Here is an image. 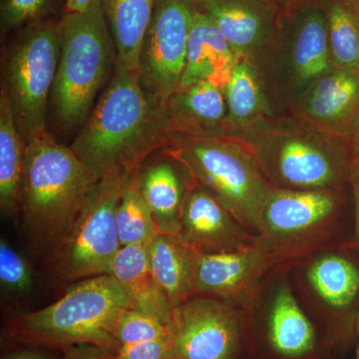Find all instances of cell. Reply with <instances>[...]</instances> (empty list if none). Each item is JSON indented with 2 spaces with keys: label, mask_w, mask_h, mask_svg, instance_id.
Segmentation results:
<instances>
[{
  "label": "cell",
  "mask_w": 359,
  "mask_h": 359,
  "mask_svg": "<svg viewBox=\"0 0 359 359\" xmlns=\"http://www.w3.org/2000/svg\"><path fill=\"white\" fill-rule=\"evenodd\" d=\"M173 133L166 106L144 87L137 73H116L72 145L92 183L134 174L149 156L166 147Z\"/></svg>",
  "instance_id": "obj_1"
},
{
  "label": "cell",
  "mask_w": 359,
  "mask_h": 359,
  "mask_svg": "<svg viewBox=\"0 0 359 359\" xmlns=\"http://www.w3.org/2000/svg\"><path fill=\"white\" fill-rule=\"evenodd\" d=\"M241 139L273 188L344 190L353 153L348 142L292 116L275 115Z\"/></svg>",
  "instance_id": "obj_2"
},
{
  "label": "cell",
  "mask_w": 359,
  "mask_h": 359,
  "mask_svg": "<svg viewBox=\"0 0 359 359\" xmlns=\"http://www.w3.org/2000/svg\"><path fill=\"white\" fill-rule=\"evenodd\" d=\"M93 185L72 148L48 132L25 144L20 215L34 252L46 256L81 211Z\"/></svg>",
  "instance_id": "obj_3"
},
{
  "label": "cell",
  "mask_w": 359,
  "mask_h": 359,
  "mask_svg": "<svg viewBox=\"0 0 359 359\" xmlns=\"http://www.w3.org/2000/svg\"><path fill=\"white\" fill-rule=\"evenodd\" d=\"M353 226L344 190L273 188L259 217L257 240L278 268H292L327 250L351 249Z\"/></svg>",
  "instance_id": "obj_4"
},
{
  "label": "cell",
  "mask_w": 359,
  "mask_h": 359,
  "mask_svg": "<svg viewBox=\"0 0 359 359\" xmlns=\"http://www.w3.org/2000/svg\"><path fill=\"white\" fill-rule=\"evenodd\" d=\"M132 309L120 283L111 275L72 283L50 306L9 321L6 334L25 346L62 348L79 344L119 351L114 330L123 311Z\"/></svg>",
  "instance_id": "obj_5"
},
{
  "label": "cell",
  "mask_w": 359,
  "mask_h": 359,
  "mask_svg": "<svg viewBox=\"0 0 359 359\" xmlns=\"http://www.w3.org/2000/svg\"><path fill=\"white\" fill-rule=\"evenodd\" d=\"M60 55L50 103L59 128L82 127L99 91L115 66V45L102 0L82 13H65L60 22Z\"/></svg>",
  "instance_id": "obj_6"
},
{
  "label": "cell",
  "mask_w": 359,
  "mask_h": 359,
  "mask_svg": "<svg viewBox=\"0 0 359 359\" xmlns=\"http://www.w3.org/2000/svg\"><path fill=\"white\" fill-rule=\"evenodd\" d=\"M163 149L257 237L259 217L273 187L244 142L229 135L195 137L172 133L169 144Z\"/></svg>",
  "instance_id": "obj_7"
},
{
  "label": "cell",
  "mask_w": 359,
  "mask_h": 359,
  "mask_svg": "<svg viewBox=\"0 0 359 359\" xmlns=\"http://www.w3.org/2000/svg\"><path fill=\"white\" fill-rule=\"evenodd\" d=\"M247 359H334L335 353L302 306L290 268L264 276L242 304Z\"/></svg>",
  "instance_id": "obj_8"
},
{
  "label": "cell",
  "mask_w": 359,
  "mask_h": 359,
  "mask_svg": "<svg viewBox=\"0 0 359 359\" xmlns=\"http://www.w3.org/2000/svg\"><path fill=\"white\" fill-rule=\"evenodd\" d=\"M252 63L275 114L276 106L289 109L297 97L334 68L323 1L283 13L275 36Z\"/></svg>",
  "instance_id": "obj_9"
},
{
  "label": "cell",
  "mask_w": 359,
  "mask_h": 359,
  "mask_svg": "<svg viewBox=\"0 0 359 359\" xmlns=\"http://www.w3.org/2000/svg\"><path fill=\"white\" fill-rule=\"evenodd\" d=\"M134 175H112L92 187L74 222L45 256L47 271L56 282L72 285L110 275L113 261L122 248L116 212Z\"/></svg>",
  "instance_id": "obj_10"
},
{
  "label": "cell",
  "mask_w": 359,
  "mask_h": 359,
  "mask_svg": "<svg viewBox=\"0 0 359 359\" xmlns=\"http://www.w3.org/2000/svg\"><path fill=\"white\" fill-rule=\"evenodd\" d=\"M60 55L59 22L35 21L2 54L1 89L25 143L46 133L47 108Z\"/></svg>",
  "instance_id": "obj_11"
},
{
  "label": "cell",
  "mask_w": 359,
  "mask_h": 359,
  "mask_svg": "<svg viewBox=\"0 0 359 359\" xmlns=\"http://www.w3.org/2000/svg\"><path fill=\"white\" fill-rule=\"evenodd\" d=\"M348 250H327L290 268L297 299L335 354L358 337L359 266Z\"/></svg>",
  "instance_id": "obj_12"
},
{
  "label": "cell",
  "mask_w": 359,
  "mask_h": 359,
  "mask_svg": "<svg viewBox=\"0 0 359 359\" xmlns=\"http://www.w3.org/2000/svg\"><path fill=\"white\" fill-rule=\"evenodd\" d=\"M176 359H247L245 314L233 302L194 295L173 309Z\"/></svg>",
  "instance_id": "obj_13"
},
{
  "label": "cell",
  "mask_w": 359,
  "mask_h": 359,
  "mask_svg": "<svg viewBox=\"0 0 359 359\" xmlns=\"http://www.w3.org/2000/svg\"><path fill=\"white\" fill-rule=\"evenodd\" d=\"M195 6V0H158L142 42L139 80L165 106L181 83Z\"/></svg>",
  "instance_id": "obj_14"
},
{
  "label": "cell",
  "mask_w": 359,
  "mask_h": 359,
  "mask_svg": "<svg viewBox=\"0 0 359 359\" xmlns=\"http://www.w3.org/2000/svg\"><path fill=\"white\" fill-rule=\"evenodd\" d=\"M290 116L348 142L359 123V72L332 68L290 106Z\"/></svg>",
  "instance_id": "obj_15"
},
{
  "label": "cell",
  "mask_w": 359,
  "mask_h": 359,
  "mask_svg": "<svg viewBox=\"0 0 359 359\" xmlns=\"http://www.w3.org/2000/svg\"><path fill=\"white\" fill-rule=\"evenodd\" d=\"M177 237L197 254L235 252L257 242L214 194L196 181L187 193Z\"/></svg>",
  "instance_id": "obj_16"
},
{
  "label": "cell",
  "mask_w": 359,
  "mask_h": 359,
  "mask_svg": "<svg viewBox=\"0 0 359 359\" xmlns=\"http://www.w3.org/2000/svg\"><path fill=\"white\" fill-rule=\"evenodd\" d=\"M278 268L263 245L219 254H195L194 295H205L242 306L269 271Z\"/></svg>",
  "instance_id": "obj_17"
},
{
  "label": "cell",
  "mask_w": 359,
  "mask_h": 359,
  "mask_svg": "<svg viewBox=\"0 0 359 359\" xmlns=\"http://www.w3.org/2000/svg\"><path fill=\"white\" fill-rule=\"evenodd\" d=\"M238 58L254 62L275 36L280 8L266 0H195Z\"/></svg>",
  "instance_id": "obj_18"
},
{
  "label": "cell",
  "mask_w": 359,
  "mask_h": 359,
  "mask_svg": "<svg viewBox=\"0 0 359 359\" xmlns=\"http://www.w3.org/2000/svg\"><path fill=\"white\" fill-rule=\"evenodd\" d=\"M135 179L158 231L178 236L184 202L194 182L188 170L161 149L142 163Z\"/></svg>",
  "instance_id": "obj_19"
},
{
  "label": "cell",
  "mask_w": 359,
  "mask_h": 359,
  "mask_svg": "<svg viewBox=\"0 0 359 359\" xmlns=\"http://www.w3.org/2000/svg\"><path fill=\"white\" fill-rule=\"evenodd\" d=\"M172 132L185 136L228 135L224 91L209 81L179 86L166 103Z\"/></svg>",
  "instance_id": "obj_20"
},
{
  "label": "cell",
  "mask_w": 359,
  "mask_h": 359,
  "mask_svg": "<svg viewBox=\"0 0 359 359\" xmlns=\"http://www.w3.org/2000/svg\"><path fill=\"white\" fill-rule=\"evenodd\" d=\"M238 60L218 27L196 6L180 86L209 81L224 91Z\"/></svg>",
  "instance_id": "obj_21"
},
{
  "label": "cell",
  "mask_w": 359,
  "mask_h": 359,
  "mask_svg": "<svg viewBox=\"0 0 359 359\" xmlns=\"http://www.w3.org/2000/svg\"><path fill=\"white\" fill-rule=\"evenodd\" d=\"M110 275L124 290L132 309L171 323L173 309L153 275L147 248L122 247L113 261Z\"/></svg>",
  "instance_id": "obj_22"
},
{
  "label": "cell",
  "mask_w": 359,
  "mask_h": 359,
  "mask_svg": "<svg viewBox=\"0 0 359 359\" xmlns=\"http://www.w3.org/2000/svg\"><path fill=\"white\" fill-rule=\"evenodd\" d=\"M229 136L240 137L275 116L252 61L238 58L224 89Z\"/></svg>",
  "instance_id": "obj_23"
},
{
  "label": "cell",
  "mask_w": 359,
  "mask_h": 359,
  "mask_svg": "<svg viewBox=\"0 0 359 359\" xmlns=\"http://www.w3.org/2000/svg\"><path fill=\"white\" fill-rule=\"evenodd\" d=\"M157 1L102 0L104 13L115 45L114 72H138L142 42Z\"/></svg>",
  "instance_id": "obj_24"
},
{
  "label": "cell",
  "mask_w": 359,
  "mask_h": 359,
  "mask_svg": "<svg viewBox=\"0 0 359 359\" xmlns=\"http://www.w3.org/2000/svg\"><path fill=\"white\" fill-rule=\"evenodd\" d=\"M147 252L153 275L172 309L194 297L195 252L177 236L160 233Z\"/></svg>",
  "instance_id": "obj_25"
},
{
  "label": "cell",
  "mask_w": 359,
  "mask_h": 359,
  "mask_svg": "<svg viewBox=\"0 0 359 359\" xmlns=\"http://www.w3.org/2000/svg\"><path fill=\"white\" fill-rule=\"evenodd\" d=\"M25 143L16 125L8 97L0 90V210L6 217L20 212Z\"/></svg>",
  "instance_id": "obj_26"
},
{
  "label": "cell",
  "mask_w": 359,
  "mask_h": 359,
  "mask_svg": "<svg viewBox=\"0 0 359 359\" xmlns=\"http://www.w3.org/2000/svg\"><path fill=\"white\" fill-rule=\"evenodd\" d=\"M334 68L359 72V14L339 0H323Z\"/></svg>",
  "instance_id": "obj_27"
},
{
  "label": "cell",
  "mask_w": 359,
  "mask_h": 359,
  "mask_svg": "<svg viewBox=\"0 0 359 359\" xmlns=\"http://www.w3.org/2000/svg\"><path fill=\"white\" fill-rule=\"evenodd\" d=\"M135 175L125 188L116 212L118 237L121 247L148 248L159 231L139 191Z\"/></svg>",
  "instance_id": "obj_28"
},
{
  "label": "cell",
  "mask_w": 359,
  "mask_h": 359,
  "mask_svg": "<svg viewBox=\"0 0 359 359\" xmlns=\"http://www.w3.org/2000/svg\"><path fill=\"white\" fill-rule=\"evenodd\" d=\"M32 264L4 237L0 240V290L2 302H20L34 290Z\"/></svg>",
  "instance_id": "obj_29"
},
{
  "label": "cell",
  "mask_w": 359,
  "mask_h": 359,
  "mask_svg": "<svg viewBox=\"0 0 359 359\" xmlns=\"http://www.w3.org/2000/svg\"><path fill=\"white\" fill-rule=\"evenodd\" d=\"M114 334L120 346H133L170 337L172 327L151 314L128 309L118 318Z\"/></svg>",
  "instance_id": "obj_30"
},
{
  "label": "cell",
  "mask_w": 359,
  "mask_h": 359,
  "mask_svg": "<svg viewBox=\"0 0 359 359\" xmlns=\"http://www.w3.org/2000/svg\"><path fill=\"white\" fill-rule=\"evenodd\" d=\"M49 0H1L0 26L1 34L39 21Z\"/></svg>",
  "instance_id": "obj_31"
},
{
  "label": "cell",
  "mask_w": 359,
  "mask_h": 359,
  "mask_svg": "<svg viewBox=\"0 0 359 359\" xmlns=\"http://www.w3.org/2000/svg\"><path fill=\"white\" fill-rule=\"evenodd\" d=\"M119 359H176L172 334L133 346H121Z\"/></svg>",
  "instance_id": "obj_32"
},
{
  "label": "cell",
  "mask_w": 359,
  "mask_h": 359,
  "mask_svg": "<svg viewBox=\"0 0 359 359\" xmlns=\"http://www.w3.org/2000/svg\"><path fill=\"white\" fill-rule=\"evenodd\" d=\"M63 359H119L118 351L91 344H79L65 349Z\"/></svg>",
  "instance_id": "obj_33"
},
{
  "label": "cell",
  "mask_w": 359,
  "mask_h": 359,
  "mask_svg": "<svg viewBox=\"0 0 359 359\" xmlns=\"http://www.w3.org/2000/svg\"><path fill=\"white\" fill-rule=\"evenodd\" d=\"M348 186L351 188L353 209V238L351 249L359 254V158H353L349 171Z\"/></svg>",
  "instance_id": "obj_34"
},
{
  "label": "cell",
  "mask_w": 359,
  "mask_h": 359,
  "mask_svg": "<svg viewBox=\"0 0 359 359\" xmlns=\"http://www.w3.org/2000/svg\"><path fill=\"white\" fill-rule=\"evenodd\" d=\"M94 0H66L65 13H82Z\"/></svg>",
  "instance_id": "obj_35"
},
{
  "label": "cell",
  "mask_w": 359,
  "mask_h": 359,
  "mask_svg": "<svg viewBox=\"0 0 359 359\" xmlns=\"http://www.w3.org/2000/svg\"><path fill=\"white\" fill-rule=\"evenodd\" d=\"M2 359H51L41 353L32 351H20L7 354Z\"/></svg>",
  "instance_id": "obj_36"
},
{
  "label": "cell",
  "mask_w": 359,
  "mask_h": 359,
  "mask_svg": "<svg viewBox=\"0 0 359 359\" xmlns=\"http://www.w3.org/2000/svg\"><path fill=\"white\" fill-rule=\"evenodd\" d=\"M318 1V0H273V4L276 6L280 7V9H287V11H292V9L299 8L306 4H313V2Z\"/></svg>",
  "instance_id": "obj_37"
},
{
  "label": "cell",
  "mask_w": 359,
  "mask_h": 359,
  "mask_svg": "<svg viewBox=\"0 0 359 359\" xmlns=\"http://www.w3.org/2000/svg\"><path fill=\"white\" fill-rule=\"evenodd\" d=\"M349 146H351V153L354 158H359V123L358 128L354 132L353 138L349 141Z\"/></svg>",
  "instance_id": "obj_38"
},
{
  "label": "cell",
  "mask_w": 359,
  "mask_h": 359,
  "mask_svg": "<svg viewBox=\"0 0 359 359\" xmlns=\"http://www.w3.org/2000/svg\"><path fill=\"white\" fill-rule=\"evenodd\" d=\"M347 8L351 9L354 13L359 14V0H339Z\"/></svg>",
  "instance_id": "obj_39"
},
{
  "label": "cell",
  "mask_w": 359,
  "mask_h": 359,
  "mask_svg": "<svg viewBox=\"0 0 359 359\" xmlns=\"http://www.w3.org/2000/svg\"><path fill=\"white\" fill-rule=\"evenodd\" d=\"M356 332H358V335L359 337V313L358 316V321H356Z\"/></svg>",
  "instance_id": "obj_40"
},
{
  "label": "cell",
  "mask_w": 359,
  "mask_h": 359,
  "mask_svg": "<svg viewBox=\"0 0 359 359\" xmlns=\"http://www.w3.org/2000/svg\"><path fill=\"white\" fill-rule=\"evenodd\" d=\"M354 359H359V344L358 348H356L355 356H354Z\"/></svg>",
  "instance_id": "obj_41"
},
{
  "label": "cell",
  "mask_w": 359,
  "mask_h": 359,
  "mask_svg": "<svg viewBox=\"0 0 359 359\" xmlns=\"http://www.w3.org/2000/svg\"><path fill=\"white\" fill-rule=\"evenodd\" d=\"M266 1H269V2H271V4H273V0H266Z\"/></svg>",
  "instance_id": "obj_42"
}]
</instances>
